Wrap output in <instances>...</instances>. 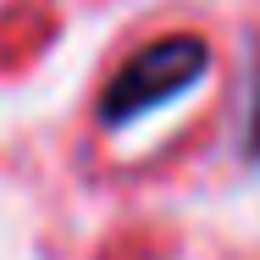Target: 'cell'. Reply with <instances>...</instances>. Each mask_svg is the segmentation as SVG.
Here are the masks:
<instances>
[{
  "mask_svg": "<svg viewBox=\"0 0 260 260\" xmlns=\"http://www.w3.org/2000/svg\"><path fill=\"white\" fill-rule=\"evenodd\" d=\"M205 72H210V45L200 34H166L155 45H144L139 55H127L122 72L105 83L100 122L105 127H133L139 116H150L160 105H172L177 94H188Z\"/></svg>",
  "mask_w": 260,
  "mask_h": 260,
  "instance_id": "obj_1",
  "label": "cell"
},
{
  "mask_svg": "<svg viewBox=\"0 0 260 260\" xmlns=\"http://www.w3.org/2000/svg\"><path fill=\"white\" fill-rule=\"evenodd\" d=\"M244 155L260 166V72L249 83V122H244Z\"/></svg>",
  "mask_w": 260,
  "mask_h": 260,
  "instance_id": "obj_2",
  "label": "cell"
}]
</instances>
